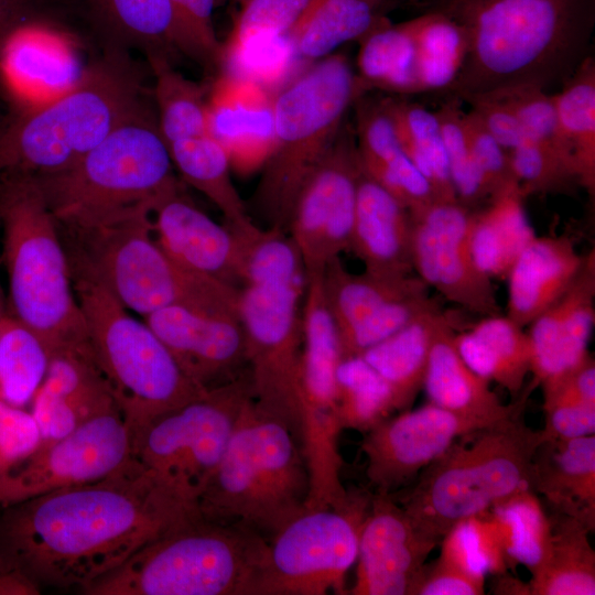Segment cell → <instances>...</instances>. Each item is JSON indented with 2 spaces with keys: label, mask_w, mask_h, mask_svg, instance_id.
Wrapping results in <instances>:
<instances>
[{
  "label": "cell",
  "mask_w": 595,
  "mask_h": 595,
  "mask_svg": "<svg viewBox=\"0 0 595 595\" xmlns=\"http://www.w3.org/2000/svg\"><path fill=\"white\" fill-rule=\"evenodd\" d=\"M195 504L131 461L98 482L0 507V565L41 587H85L197 516Z\"/></svg>",
  "instance_id": "cell-1"
},
{
  "label": "cell",
  "mask_w": 595,
  "mask_h": 595,
  "mask_svg": "<svg viewBox=\"0 0 595 595\" xmlns=\"http://www.w3.org/2000/svg\"><path fill=\"white\" fill-rule=\"evenodd\" d=\"M465 31L467 53L450 96L562 86L588 56L595 0H430Z\"/></svg>",
  "instance_id": "cell-2"
},
{
  "label": "cell",
  "mask_w": 595,
  "mask_h": 595,
  "mask_svg": "<svg viewBox=\"0 0 595 595\" xmlns=\"http://www.w3.org/2000/svg\"><path fill=\"white\" fill-rule=\"evenodd\" d=\"M7 313L52 354L88 348L84 316L56 219L35 175L0 173Z\"/></svg>",
  "instance_id": "cell-3"
},
{
  "label": "cell",
  "mask_w": 595,
  "mask_h": 595,
  "mask_svg": "<svg viewBox=\"0 0 595 595\" xmlns=\"http://www.w3.org/2000/svg\"><path fill=\"white\" fill-rule=\"evenodd\" d=\"M144 110L136 67L112 47L64 94L0 119V173L61 172Z\"/></svg>",
  "instance_id": "cell-4"
},
{
  "label": "cell",
  "mask_w": 595,
  "mask_h": 595,
  "mask_svg": "<svg viewBox=\"0 0 595 595\" xmlns=\"http://www.w3.org/2000/svg\"><path fill=\"white\" fill-rule=\"evenodd\" d=\"M158 121L148 110L121 123L69 167L36 176L60 228L151 216L181 187Z\"/></svg>",
  "instance_id": "cell-5"
},
{
  "label": "cell",
  "mask_w": 595,
  "mask_h": 595,
  "mask_svg": "<svg viewBox=\"0 0 595 595\" xmlns=\"http://www.w3.org/2000/svg\"><path fill=\"white\" fill-rule=\"evenodd\" d=\"M309 496L310 474L299 440L252 398L197 499L199 516L248 528L269 541L307 510Z\"/></svg>",
  "instance_id": "cell-6"
},
{
  "label": "cell",
  "mask_w": 595,
  "mask_h": 595,
  "mask_svg": "<svg viewBox=\"0 0 595 595\" xmlns=\"http://www.w3.org/2000/svg\"><path fill=\"white\" fill-rule=\"evenodd\" d=\"M366 93L343 53L313 63L274 93L273 148L251 198V209L266 228L288 232L302 186Z\"/></svg>",
  "instance_id": "cell-7"
},
{
  "label": "cell",
  "mask_w": 595,
  "mask_h": 595,
  "mask_svg": "<svg viewBox=\"0 0 595 595\" xmlns=\"http://www.w3.org/2000/svg\"><path fill=\"white\" fill-rule=\"evenodd\" d=\"M58 229L72 278L102 285L128 311L144 317L180 305L239 315L240 289L174 262L156 242L151 216L93 228Z\"/></svg>",
  "instance_id": "cell-8"
},
{
  "label": "cell",
  "mask_w": 595,
  "mask_h": 595,
  "mask_svg": "<svg viewBox=\"0 0 595 595\" xmlns=\"http://www.w3.org/2000/svg\"><path fill=\"white\" fill-rule=\"evenodd\" d=\"M523 411L463 435L422 469L401 506L424 534L440 543L457 523L530 488L547 435L526 423Z\"/></svg>",
  "instance_id": "cell-9"
},
{
  "label": "cell",
  "mask_w": 595,
  "mask_h": 595,
  "mask_svg": "<svg viewBox=\"0 0 595 595\" xmlns=\"http://www.w3.org/2000/svg\"><path fill=\"white\" fill-rule=\"evenodd\" d=\"M268 540L194 516L152 540L85 595H256Z\"/></svg>",
  "instance_id": "cell-10"
},
{
  "label": "cell",
  "mask_w": 595,
  "mask_h": 595,
  "mask_svg": "<svg viewBox=\"0 0 595 595\" xmlns=\"http://www.w3.org/2000/svg\"><path fill=\"white\" fill-rule=\"evenodd\" d=\"M94 359L132 435L160 415L202 396L144 322L102 285L72 278Z\"/></svg>",
  "instance_id": "cell-11"
},
{
  "label": "cell",
  "mask_w": 595,
  "mask_h": 595,
  "mask_svg": "<svg viewBox=\"0 0 595 595\" xmlns=\"http://www.w3.org/2000/svg\"><path fill=\"white\" fill-rule=\"evenodd\" d=\"M252 398L247 369L137 431L132 459L156 483L197 506Z\"/></svg>",
  "instance_id": "cell-12"
},
{
  "label": "cell",
  "mask_w": 595,
  "mask_h": 595,
  "mask_svg": "<svg viewBox=\"0 0 595 595\" xmlns=\"http://www.w3.org/2000/svg\"><path fill=\"white\" fill-rule=\"evenodd\" d=\"M305 275L246 283L239 293L253 401L283 421L301 444L303 418L301 300Z\"/></svg>",
  "instance_id": "cell-13"
},
{
  "label": "cell",
  "mask_w": 595,
  "mask_h": 595,
  "mask_svg": "<svg viewBox=\"0 0 595 595\" xmlns=\"http://www.w3.org/2000/svg\"><path fill=\"white\" fill-rule=\"evenodd\" d=\"M370 497L350 494L344 507L306 510L284 526L268 541L256 595L348 594Z\"/></svg>",
  "instance_id": "cell-14"
},
{
  "label": "cell",
  "mask_w": 595,
  "mask_h": 595,
  "mask_svg": "<svg viewBox=\"0 0 595 595\" xmlns=\"http://www.w3.org/2000/svg\"><path fill=\"white\" fill-rule=\"evenodd\" d=\"M131 450L132 432L119 409L62 437L41 440L31 453L0 470V507L107 478L131 461Z\"/></svg>",
  "instance_id": "cell-15"
},
{
  "label": "cell",
  "mask_w": 595,
  "mask_h": 595,
  "mask_svg": "<svg viewBox=\"0 0 595 595\" xmlns=\"http://www.w3.org/2000/svg\"><path fill=\"white\" fill-rule=\"evenodd\" d=\"M360 173L355 131L345 122L292 209L288 232L305 278L323 275L326 267L349 249Z\"/></svg>",
  "instance_id": "cell-16"
},
{
  "label": "cell",
  "mask_w": 595,
  "mask_h": 595,
  "mask_svg": "<svg viewBox=\"0 0 595 595\" xmlns=\"http://www.w3.org/2000/svg\"><path fill=\"white\" fill-rule=\"evenodd\" d=\"M473 214L458 201H436L411 213L412 268L445 300L482 316L501 314L493 279L472 256Z\"/></svg>",
  "instance_id": "cell-17"
},
{
  "label": "cell",
  "mask_w": 595,
  "mask_h": 595,
  "mask_svg": "<svg viewBox=\"0 0 595 595\" xmlns=\"http://www.w3.org/2000/svg\"><path fill=\"white\" fill-rule=\"evenodd\" d=\"M495 422L433 403L389 416L368 430L360 445L366 456L367 478L376 491L390 494L444 454L459 437Z\"/></svg>",
  "instance_id": "cell-18"
},
{
  "label": "cell",
  "mask_w": 595,
  "mask_h": 595,
  "mask_svg": "<svg viewBox=\"0 0 595 595\" xmlns=\"http://www.w3.org/2000/svg\"><path fill=\"white\" fill-rule=\"evenodd\" d=\"M301 309L303 418L301 445L310 456L337 450L336 375L342 348L323 275L305 278Z\"/></svg>",
  "instance_id": "cell-19"
},
{
  "label": "cell",
  "mask_w": 595,
  "mask_h": 595,
  "mask_svg": "<svg viewBox=\"0 0 595 595\" xmlns=\"http://www.w3.org/2000/svg\"><path fill=\"white\" fill-rule=\"evenodd\" d=\"M439 543L424 534L390 494L371 495L359 530L353 595H410Z\"/></svg>",
  "instance_id": "cell-20"
},
{
  "label": "cell",
  "mask_w": 595,
  "mask_h": 595,
  "mask_svg": "<svg viewBox=\"0 0 595 595\" xmlns=\"http://www.w3.org/2000/svg\"><path fill=\"white\" fill-rule=\"evenodd\" d=\"M143 321L184 374L202 389L220 386L248 369L239 315L173 305L144 316Z\"/></svg>",
  "instance_id": "cell-21"
},
{
  "label": "cell",
  "mask_w": 595,
  "mask_h": 595,
  "mask_svg": "<svg viewBox=\"0 0 595 595\" xmlns=\"http://www.w3.org/2000/svg\"><path fill=\"white\" fill-rule=\"evenodd\" d=\"M85 67L71 40L31 17L0 37V86L12 104V112L64 94L78 82Z\"/></svg>",
  "instance_id": "cell-22"
},
{
  "label": "cell",
  "mask_w": 595,
  "mask_h": 595,
  "mask_svg": "<svg viewBox=\"0 0 595 595\" xmlns=\"http://www.w3.org/2000/svg\"><path fill=\"white\" fill-rule=\"evenodd\" d=\"M207 134L224 148L232 170H261L274 142V93L245 74H221L208 93Z\"/></svg>",
  "instance_id": "cell-23"
},
{
  "label": "cell",
  "mask_w": 595,
  "mask_h": 595,
  "mask_svg": "<svg viewBox=\"0 0 595 595\" xmlns=\"http://www.w3.org/2000/svg\"><path fill=\"white\" fill-rule=\"evenodd\" d=\"M151 221L156 242L178 266L235 286L241 283L236 235L199 209L182 187L155 205Z\"/></svg>",
  "instance_id": "cell-24"
},
{
  "label": "cell",
  "mask_w": 595,
  "mask_h": 595,
  "mask_svg": "<svg viewBox=\"0 0 595 595\" xmlns=\"http://www.w3.org/2000/svg\"><path fill=\"white\" fill-rule=\"evenodd\" d=\"M594 300L595 259L591 252L567 291L529 324L534 387L561 378L591 356Z\"/></svg>",
  "instance_id": "cell-25"
},
{
  "label": "cell",
  "mask_w": 595,
  "mask_h": 595,
  "mask_svg": "<svg viewBox=\"0 0 595 595\" xmlns=\"http://www.w3.org/2000/svg\"><path fill=\"white\" fill-rule=\"evenodd\" d=\"M31 402L41 440L62 437L86 421L118 409L90 347L52 354Z\"/></svg>",
  "instance_id": "cell-26"
},
{
  "label": "cell",
  "mask_w": 595,
  "mask_h": 595,
  "mask_svg": "<svg viewBox=\"0 0 595 595\" xmlns=\"http://www.w3.org/2000/svg\"><path fill=\"white\" fill-rule=\"evenodd\" d=\"M411 247L409 210L361 171L348 250L368 272L404 277L413 272Z\"/></svg>",
  "instance_id": "cell-27"
},
{
  "label": "cell",
  "mask_w": 595,
  "mask_h": 595,
  "mask_svg": "<svg viewBox=\"0 0 595 595\" xmlns=\"http://www.w3.org/2000/svg\"><path fill=\"white\" fill-rule=\"evenodd\" d=\"M585 258L567 236H536L507 273L506 315L528 326L567 291Z\"/></svg>",
  "instance_id": "cell-28"
},
{
  "label": "cell",
  "mask_w": 595,
  "mask_h": 595,
  "mask_svg": "<svg viewBox=\"0 0 595 595\" xmlns=\"http://www.w3.org/2000/svg\"><path fill=\"white\" fill-rule=\"evenodd\" d=\"M529 487L559 512L595 530V434L545 437L538 447Z\"/></svg>",
  "instance_id": "cell-29"
},
{
  "label": "cell",
  "mask_w": 595,
  "mask_h": 595,
  "mask_svg": "<svg viewBox=\"0 0 595 595\" xmlns=\"http://www.w3.org/2000/svg\"><path fill=\"white\" fill-rule=\"evenodd\" d=\"M454 335V324L447 325L432 345L423 380L430 403L491 421L524 409L534 387L530 383L512 403L502 404L489 388V381L464 363L456 349Z\"/></svg>",
  "instance_id": "cell-30"
},
{
  "label": "cell",
  "mask_w": 595,
  "mask_h": 595,
  "mask_svg": "<svg viewBox=\"0 0 595 595\" xmlns=\"http://www.w3.org/2000/svg\"><path fill=\"white\" fill-rule=\"evenodd\" d=\"M452 320L436 305L360 356L390 387L397 411H405L423 388L432 345Z\"/></svg>",
  "instance_id": "cell-31"
},
{
  "label": "cell",
  "mask_w": 595,
  "mask_h": 595,
  "mask_svg": "<svg viewBox=\"0 0 595 595\" xmlns=\"http://www.w3.org/2000/svg\"><path fill=\"white\" fill-rule=\"evenodd\" d=\"M464 363L478 376L506 389L515 399L531 374L528 333L507 315L484 316L469 329L454 335Z\"/></svg>",
  "instance_id": "cell-32"
},
{
  "label": "cell",
  "mask_w": 595,
  "mask_h": 595,
  "mask_svg": "<svg viewBox=\"0 0 595 595\" xmlns=\"http://www.w3.org/2000/svg\"><path fill=\"white\" fill-rule=\"evenodd\" d=\"M396 0H312L288 35L298 57L315 63L388 19Z\"/></svg>",
  "instance_id": "cell-33"
},
{
  "label": "cell",
  "mask_w": 595,
  "mask_h": 595,
  "mask_svg": "<svg viewBox=\"0 0 595 595\" xmlns=\"http://www.w3.org/2000/svg\"><path fill=\"white\" fill-rule=\"evenodd\" d=\"M519 184L512 183L474 213L469 245L478 269L490 279H506L523 248L537 236L527 216Z\"/></svg>",
  "instance_id": "cell-34"
},
{
  "label": "cell",
  "mask_w": 595,
  "mask_h": 595,
  "mask_svg": "<svg viewBox=\"0 0 595 595\" xmlns=\"http://www.w3.org/2000/svg\"><path fill=\"white\" fill-rule=\"evenodd\" d=\"M540 563L531 571L529 595H594L595 552L591 530L581 521L553 512Z\"/></svg>",
  "instance_id": "cell-35"
},
{
  "label": "cell",
  "mask_w": 595,
  "mask_h": 595,
  "mask_svg": "<svg viewBox=\"0 0 595 595\" xmlns=\"http://www.w3.org/2000/svg\"><path fill=\"white\" fill-rule=\"evenodd\" d=\"M323 285L339 338L387 304L429 292V286L416 275L385 277L366 270L351 273L340 258L326 267Z\"/></svg>",
  "instance_id": "cell-36"
},
{
  "label": "cell",
  "mask_w": 595,
  "mask_h": 595,
  "mask_svg": "<svg viewBox=\"0 0 595 595\" xmlns=\"http://www.w3.org/2000/svg\"><path fill=\"white\" fill-rule=\"evenodd\" d=\"M99 22L120 45L143 50L149 60L184 55L169 0H90Z\"/></svg>",
  "instance_id": "cell-37"
},
{
  "label": "cell",
  "mask_w": 595,
  "mask_h": 595,
  "mask_svg": "<svg viewBox=\"0 0 595 595\" xmlns=\"http://www.w3.org/2000/svg\"><path fill=\"white\" fill-rule=\"evenodd\" d=\"M357 76L365 88L393 96L420 94L415 45L409 21L386 19L358 41Z\"/></svg>",
  "instance_id": "cell-38"
},
{
  "label": "cell",
  "mask_w": 595,
  "mask_h": 595,
  "mask_svg": "<svg viewBox=\"0 0 595 595\" xmlns=\"http://www.w3.org/2000/svg\"><path fill=\"white\" fill-rule=\"evenodd\" d=\"M561 139L580 185L595 192V60L586 56L573 75L552 94Z\"/></svg>",
  "instance_id": "cell-39"
},
{
  "label": "cell",
  "mask_w": 595,
  "mask_h": 595,
  "mask_svg": "<svg viewBox=\"0 0 595 595\" xmlns=\"http://www.w3.org/2000/svg\"><path fill=\"white\" fill-rule=\"evenodd\" d=\"M167 148L174 169L221 212L226 226L236 228L253 220L234 185L228 155L215 139L203 134Z\"/></svg>",
  "instance_id": "cell-40"
},
{
  "label": "cell",
  "mask_w": 595,
  "mask_h": 595,
  "mask_svg": "<svg viewBox=\"0 0 595 595\" xmlns=\"http://www.w3.org/2000/svg\"><path fill=\"white\" fill-rule=\"evenodd\" d=\"M401 144L441 201H457L451 180L442 129L435 111L403 96L386 97Z\"/></svg>",
  "instance_id": "cell-41"
},
{
  "label": "cell",
  "mask_w": 595,
  "mask_h": 595,
  "mask_svg": "<svg viewBox=\"0 0 595 595\" xmlns=\"http://www.w3.org/2000/svg\"><path fill=\"white\" fill-rule=\"evenodd\" d=\"M409 22L414 39L421 93H446L466 57L467 37L464 29L450 17L430 10Z\"/></svg>",
  "instance_id": "cell-42"
},
{
  "label": "cell",
  "mask_w": 595,
  "mask_h": 595,
  "mask_svg": "<svg viewBox=\"0 0 595 595\" xmlns=\"http://www.w3.org/2000/svg\"><path fill=\"white\" fill-rule=\"evenodd\" d=\"M149 62L155 76L158 127L165 143L207 134L209 90L175 71L167 60Z\"/></svg>",
  "instance_id": "cell-43"
},
{
  "label": "cell",
  "mask_w": 595,
  "mask_h": 595,
  "mask_svg": "<svg viewBox=\"0 0 595 595\" xmlns=\"http://www.w3.org/2000/svg\"><path fill=\"white\" fill-rule=\"evenodd\" d=\"M50 354L41 339L18 320L0 316V399L22 408L42 383Z\"/></svg>",
  "instance_id": "cell-44"
},
{
  "label": "cell",
  "mask_w": 595,
  "mask_h": 595,
  "mask_svg": "<svg viewBox=\"0 0 595 595\" xmlns=\"http://www.w3.org/2000/svg\"><path fill=\"white\" fill-rule=\"evenodd\" d=\"M340 429L367 432L397 411L388 383L360 357L343 358L336 375Z\"/></svg>",
  "instance_id": "cell-45"
},
{
  "label": "cell",
  "mask_w": 595,
  "mask_h": 595,
  "mask_svg": "<svg viewBox=\"0 0 595 595\" xmlns=\"http://www.w3.org/2000/svg\"><path fill=\"white\" fill-rule=\"evenodd\" d=\"M489 512L501 537L511 567L530 572L540 563L550 536V520L530 488L521 489L495 505Z\"/></svg>",
  "instance_id": "cell-46"
},
{
  "label": "cell",
  "mask_w": 595,
  "mask_h": 595,
  "mask_svg": "<svg viewBox=\"0 0 595 595\" xmlns=\"http://www.w3.org/2000/svg\"><path fill=\"white\" fill-rule=\"evenodd\" d=\"M461 100L450 96L435 115L439 119L456 198L467 207L491 198L489 185L473 155L464 126Z\"/></svg>",
  "instance_id": "cell-47"
},
{
  "label": "cell",
  "mask_w": 595,
  "mask_h": 595,
  "mask_svg": "<svg viewBox=\"0 0 595 595\" xmlns=\"http://www.w3.org/2000/svg\"><path fill=\"white\" fill-rule=\"evenodd\" d=\"M312 0H248L240 6L221 61L247 45L268 39H284L300 21Z\"/></svg>",
  "instance_id": "cell-48"
},
{
  "label": "cell",
  "mask_w": 595,
  "mask_h": 595,
  "mask_svg": "<svg viewBox=\"0 0 595 595\" xmlns=\"http://www.w3.org/2000/svg\"><path fill=\"white\" fill-rule=\"evenodd\" d=\"M522 195L567 193L581 186L572 166L551 148L527 138L507 151Z\"/></svg>",
  "instance_id": "cell-49"
},
{
  "label": "cell",
  "mask_w": 595,
  "mask_h": 595,
  "mask_svg": "<svg viewBox=\"0 0 595 595\" xmlns=\"http://www.w3.org/2000/svg\"><path fill=\"white\" fill-rule=\"evenodd\" d=\"M486 94L499 98L513 111L528 138L554 150L574 170L561 139L552 94L537 86H516Z\"/></svg>",
  "instance_id": "cell-50"
},
{
  "label": "cell",
  "mask_w": 595,
  "mask_h": 595,
  "mask_svg": "<svg viewBox=\"0 0 595 595\" xmlns=\"http://www.w3.org/2000/svg\"><path fill=\"white\" fill-rule=\"evenodd\" d=\"M184 55L206 65L221 62L223 46L213 22L215 0H169Z\"/></svg>",
  "instance_id": "cell-51"
},
{
  "label": "cell",
  "mask_w": 595,
  "mask_h": 595,
  "mask_svg": "<svg viewBox=\"0 0 595 595\" xmlns=\"http://www.w3.org/2000/svg\"><path fill=\"white\" fill-rule=\"evenodd\" d=\"M464 126L473 155L489 185L491 197L506 186L518 183L507 150L497 142L473 110L465 112Z\"/></svg>",
  "instance_id": "cell-52"
},
{
  "label": "cell",
  "mask_w": 595,
  "mask_h": 595,
  "mask_svg": "<svg viewBox=\"0 0 595 595\" xmlns=\"http://www.w3.org/2000/svg\"><path fill=\"white\" fill-rule=\"evenodd\" d=\"M40 441L32 413L0 399V470L26 456Z\"/></svg>",
  "instance_id": "cell-53"
},
{
  "label": "cell",
  "mask_w": 595,
  "mask_h": 595,
  "mask_svg": "<svg viewBox=\"0 0 595 595\" xmlns=\"http://www.w3.org/2000/svg\"><path fill=\"white\" fill-rule=\"evenodd\" d=\"M485 577L468 574L439 558L424 564L410 595H483Z\"/></svg>",
  "instance_id": "cell-54"
},
{
  "label": "cell",
  "mask_w": 595,
  "mask_h": 595,
  "mask_svg": "<svg viewBox=\"0 0 595 595\" xmlns=\"http://www.w3.org/2000/svg\"><path fill=\"white\" fill-rule=\"evenodd\" d=\"M486 129L507 151L516 148L528 137L513 111L491 94H479L465 98Z\"/></svg>",
  "instance_id": "cell-55"
},
{
  "label": "cell",
  "mask_w": 595,
  "mask_h": 595,
  "mask_svg": "<svg viewBox=\"0 0 595 595\" xmlns=\"http://www.w3.org/2000/svg\"><path fill=\"white\" fill-rule=\"evenodd\" d=\"M544 410L548 437L574 439L595 434V404L564 403Z\"/></svg>",
  "instance_id": "cell-56"
},
{
  "label": "cell",
  "mask_w": 595,
  "mask_h": 595,
  "mask_svg": "<svg viewBox=\"0 0 595 595\" xmlns=\"http://www.w3.org/2000/svg\"><path fill=\"white\" fill-rule=\"evenodd\" d=\"M41 586L21 571L0 565V595H37Z\"/></svg>",
  "instance_id": "cell-57"
},
{
  "label": "cell",
  "mask_w": 595,
  "mask_h": 595,
  "mask_svg": "<svg viewBox=\"0 0 595 595\" xmlns=\"http://www.w3.org/2000/svg\"><path fill=\"white\" fill-rule=\"evenodd\" d=\"M35 0H0V37L14 24L31 17Z\"/></svg>",
  "instance_id": "cell-58"
},
{
  "label": "cell",
  "mask_w": 595,
  "mask_h": 595,
  "mask_svg": "<svg viewBox=\"0 0 595 595\" xmlns=\"http://www.w3.org/2000/svg\"><path fill=\"white\" fill-rule=\"evenodd\" d=\"M493 592L495 594L529 595L528 584L508 575V573L497 575Z\"/></svg>",
  "instance_id": "cell-59"
},
{
  "label": "cell",
  "mask_w": 595,
  "mask_h": 595,
  "mask_svg": "<svg viewBox=\"0 0 595 595\" xmlns=\"http://www.w3.org/2000/svg\"><path fill=\"white\" fill-rule=\"evenodd\" d=\"M7 313V302L4 300V295L0 285V316Z\"/></svg>",
  "instance_id": "cell-60"
},
{
  "label": "cell",
  "mask_w": 595,
  "mask_h": 595,
  "mask_svg": "<svg viewBox=\"0 0 595 595\" xmlns=\"http://www.w3.org/2000/svg\"><path fill=\"white\" fill-rule=\"evenodd\" d=\"M404 1H407L409 3H413V4H425L430 0H404Z\"/></svg>",
  "instance_id": "cell-61"
},
{
  "label": "cell",
  "mask_w": 595,
  "mask_h": 595,
  "mask_svg": "<svg viewBox=\"0 0 595 595\" xmlns=\"http://www.w3.org/2000/svg\"><path fill=\"white\" fill-rule=\"evenodd\" d=\"M234 2L238 3L239 6H242L248 0H232Z\"/></svg>",
  "instance_id": "cell-62"
}]
</instances>
